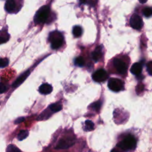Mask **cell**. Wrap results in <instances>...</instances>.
<instances>
[{
	"instance_id": "cell-1",
	"label": "cell",
	"mask_w": 152,
	"mask_h": 152,
	"mask_svg": "<svg viewBox=\"0 0 152 152\" xmlns=\"http://www.w3.org/2000/svg\"><path fill=\"white\" fill-rule=\"evenodd\" d=\"M49 40L51 43V48L53 49H56L62 45L64 37L62 33L59 31H53L49 34Z\"/></svg>"
},
{
	"instance_id": "cell-2",
	"label": "cell",
	"mask_w": 152,
	"mask_h": 152,
	"mask_svg": "<svg viewBox=\"0 0 152 152\" xmlns=\"http://www.w3.org/2000/svg\"><path fill=\"white\" fill-rule=\"evenodd\" d=\"M50 14V8L48 6L42 7L36 12L34 17V22L36 24L44 23L48 20Z\"/></svg>"
},
{
	"instance_id": "cell-3",
	"label": "cell",
	"mask_w": 152,
	"mask_h": 152,
	"mask_svg": "<svg viewBox=\"0 0 152 152\" xmlns=\"http://www.w3.org/2000/svg\"><path fill=\"white\" fill-rule=\"evenodd\" d=\"M137 141L135 138L132 135H128L122 141L118 144V147L123 150L128 151L133 150L136 147Z\"/></svg>"
},
{
	"instance_id": "cell-4",
	"label": "cell",
	"mask_w": 152,
	"mask_h": 152,
	"mask_svg": "<svg viewBox=\"0 0 152 152\" xmlns=\"http://www.w3.org/2000/svg\"><path fill=\"white\" fill-rule=\"evenodd\" d=\"M107 86L109 89L112 91L118 92L123 90L124 84V82L119 78H111L108 81Z\"/></svg>"
},
{
	"instance_id": "cell-5",
	"label": "cell",
	"mask_w": 152,
	"mask_h": 152,
	"mask_svg": "<svg viewBox=\"0 0 152 152\" xmlns=\"http://www.w3.org/2000/svg\"><path fill=\"white\" fill-rule=\"evenodd\" d=\"M75 143V138L72 137H65L61 139L57 143L56 149H66L72 146Z\"/></svg>"
},
{
	"instance_id": "cell-6",
	"label": "cell",
	"mask_w": 152,
	"mask_h": 152,
	"mask_svg": "<svg viewBox=\"0 0 152 152\" xmlns=\"http://www.w3.org/2000/svg\"><path fill=\"white\" fill-rule=\"evenodd\" d=\"M129 23L131 26L136 30H140L141 28L142 25H143V22L141 17L139 16L137 14H133L129 21Z\"/></svg>"
},
{
	"instance_id": "cell-7",
	"label": "cell",
	"mask_w": 152,
	"mask_h": 152,
	"mask_svg": "<svg viewBox=\"0 0 152 152\" xmlns=\"http://www.w3.org/2000/svg\"><path fill=\"white\" fill-rule=\"evenodd\" d=\"M108 77L106 71L103 69H100L95 71L92 75V78L94 81L100 83L105 81Z\"/></svg>"
},
{
	"instance_id": "cell-8",
	"label": "cell",
	"mask_w": 152,
	"mask_h": 152,
	"mask_svg": "<svg viewBox=\"0 0 152 152\" xmlns=\"http://www.w3.org/2000/svg\"><path fill=\"white\" fill-rule=\"evenodd\" d=\"M113 64L118 71V72H119L121 74H124L127 71V66L125 63L122 61L120 59L116 58L113 61Z\"/></svg>"
},
{
	"instance_id": "cell-9",
	"label": "cell",
	"mask_w": 152,
	"mask_h": 152,
	"mask_svg": "<svg viewBox=\"0 0 152 152\" xmlns=\"http://www.w3.org/2000/svg\"><path fill=\"white\" fill-rule=\"evenodd\" d=\"M30 75V71L27 70L26 72H24V73H23L21 75H20L17 79L12 84V87L13 88H16L18 86H20L27 78V77Z\"/></svg>"
},
{
	"instance_id": "cell-10",
	"label": "cell",
	"mask_w": 152,
	"mask_h": 152,
	"mask_svg": "<svg viewBox=\"0 0 152 152\" xmlns=\"http://www.w3.org/2000/svg\"><path fill=\"white\" fill-rule=\"evenodd\" d=\"M53 90V88L51 85L48 83L42 84L39 88V91L41 94H50Z\"/></svg>"
},
{
	"instance_id": "cell-11",
	"label": "cell",
	"mask_w": 152,
	"mask_h": 152,
	"mask_svg": "<svg viewBox=\"0 0 152 152\" xmlns=\"http://www.w3.org/2000/svg\"><path fill=\"white\" fill-rule=\"evenodd\" d=\"M142 65L140 63L137 62L134 64L130 69L131 72L135 75H138L141 73L142 71Z\"/></svg>"
},
{
	"instance_id": "cell-12",
	"label": "cell",
	"mask_w": 152,
	"mask_h": 152,
	"mask_svg": "<svg viewBox=\"0 0 152 152\" xmlns=\"http://www.w3.org/2000/svg\"><path fill=\"white\" fill-rule=\"evenodd\" d=\"M102 48L100 46H97L96 49L94 50V51L91 54V56L93 59L95 61V62H97L102 57Z\"/></svg>"
},
{
	"instance_id": "cell-13",
	"label": "cell",
	"mask_w": 152,
	"mask_h": 152,
	"mask_svg": "<svg viewBox=\"0 0 152 152\" xmlns=\"http://www.w3.org/2000/svg\"><path fill=\"white\" fill-rule=\"evenodd\" d=\"M15 6L14 0H7L5 4V9L7 12H11L15 10Z\"/></svg>"
},
{
	"instance_id": "cell-14",
	"label": "cell",
	"mask_w": 152,
	"mask_h": 152,
	"mask_svg": "<svg viewBox=\"0 0 152 152\" xmlns=\"http://www.w3.org/2000/svg\"><path fill=\"white\" fill-rule=\"evenodd\" d=\"M94 129V124L90 120H86L84 123V129L86 131H91Z\"/></svg>"
},
{
	"instance_id": "cell-15",
	"label": "cell",
	"mask_w": 152,
	"mask_h": 152,
	"mask_svg": "<svg viewBox=\"0 0 152 152\" xmlns=\"http://www.w3.org/2000/svg\"><path fill=\"white\" fill-rule=\"evenodd\" d=\"M73 35L75 37H79L82 34V28L79 26H75L73 27L72 29Z\"/></svg>"
},
{
	"instance_id": "cell-16",
	"label": "cell",
	"mask_w": 152,
	"mask_h": 152,
	"mask_svg": "<svg viewBox=\"0 0 152 152\" xmlns=\"http://www.w3.org/2000/svg\"><path fill=\"white\" fill-rule=\"evenodd\" d=\"M28 135V132L27 130H21L17 135V138L20 141H22L26 138Z\"/></svg>"
},
{
	"instance_id": "cell-17",
	"label": "cell",
	"mask_w": 152,
	"mask_h": 152,
	"mask_svg": "<svg viewBox=\"0 0 152 152\" xmlns=\"http://www.w3.org/2000/svg\"><path fill=\"white\" fill-rule=\"evenodd\" d=\"M49 109L52 111L56 112L61 110L62 109V106L59 103H53L49 106Z\"/></svg>"
},
{
	"instance_id": "cell-18",
	"label": "cell",
	"mask_w": 152,
	"mask_h": 152,
	"mask_svg": "<svg viewBox=\"0 0 152 152\" xmlns=\"http://www.w3.org/2000/svg\"><path fill=\"white\" fill-rule=\"evenodd\" d=\"M3 31H1V43L7 42L10 38V36L8 34V33L5 30H4V32H3Z\"/></svg>"
},
{
	"instance_id": "cell-19",
	"label": "cell",
	"mask_w": 152,
	"mask_h": 152,
	"mask_svg": "<svg viewBox=\"0 0 152 152\" xmlns=\"http://www.w3.org/2000/svg\"><path fill=\"white\" fill-rule=\"evenodd\" d=\"M144 15L146 17H149L152 15V8L151 7H145L142 11Z\"/></svg>"
},
{
	"instance_id": "cell-20",
	"label": "cell",
	"mask_w": 152,
	"mask_h": 152,
	"mask_svg": "<svg viewBox=\"0 0 152 152\" xmlns=\"http://www.w3.org/2000/svg\"><path fill=\"white\" fill-rule=\"evenodd\" d=\"M7 152H21L20 150L14 145H9L7 148Z\"/></svg>"
},
{
	"instance_id": "cell-21",
	"label": "cell",
	"mask_w": 152,
	"mask_h": 152,
	"mask_svg": "<svg viewBox=\"0 0 152 152\" xmlns=\"http://www.w3.org/2000/svg\"><path fill=\"white\" fill-rule=\"evenodd\" d=\"M75 65L79 66H83L84 65V59L81 56H78L75 59Z\"/></svg>"
},
{
	"instance_id": "cell-22",
	"label": "cell",
	"mask_w": 152,
	"mask_h": 152,
	"mask_svg": "<svg viewBox=\"0 0 152 152\" xmlns=\"http://www.w3.org/2000/svg\"><path fill=\"white\" fill-rule=\"evenodd\" d=\"M101 102H94L93 103H92L90 106L91 108H93L94 110H96V111H98L100 109V107H101Z\"/></svg>"
},
{
	"instance_id": "cell-23",
	"label": "cell",
	"mask_w": 152,
	"mask_h": 152,
	"mask_svg": "<svg viewBox=\"0 0 152 152\" xmlns=\"http://www.w3.org/2000/svg\"><path fill=\"white\" fill-rule=\"evenodd\" d=\"M8 59L7 58H2L1 59V61H0V65H1V68H4L7 66L8 65Z\"/></svg>"
},
{
	"instance_id": "cell-24",
	"label": "cell",
	"mask_w": 152,
	"mask_h": 152,
	"mask_svg": "<svg viewBox=\"0 0 152 152\" xmlns=\"http://www.w3.org/2000/svg\"><path fill=\"white\" fill-rule=\"evenodd\" d=\"M147 71L150 75H152V61L147 64Z\"/></svg>"
},
{
	"instance_id": "cell-25",
	"label": "cell",
	"mask_w": 152,
	"mask_h": 152,
	"mask_svg": "<svg viewBox=\"0 0 152 152\" xmlns=\"http://www.w3.org/2000/svg\"><path fill=\"white\" fill-rule=\"evenodd\" d=\"M24 117H20L18 118H17L15 121V124H20V123H21L22 122H23L24 121Z\"/></svg>"
},
{
	"instance_id": "cell-26",
	"label": "cell",
	"mask_w": 152,
	"mask_h": 152,
	"mask_svg": "<svg viewBox=\"0 0 152 152\" xmlns=\"http://www.w3.org/2000/svg\"><path fill=\"white\" fill-rule=\"evenodd\" d=\"M7 87L5 85H4L2 83L1 84V86H0V92L1 93H3L4 91H6Z\"/></svg>"
},
{
	"instance_id": "cell-27",
	"label": "cell",
	"mask_w": 152,
	"mask_h": 152,
	"mask_svg": "<svg viewBox=\"0 0 152 152\" xmlns=\"http://www.w3.org/2000/svg\"><path fill=\"white\" fill-rule=\"evenodd\" d=\"M97 2V0H90L89 4H90L91 6H94Z\"/></svg>"
},
{
	"instance_id": "cell-28",
	"label": "cell",
	"mask_w": 152,
	"mask_h": 152,
	"mask_svg": "<svg viewBox=\"0 0 152 152\" xmlns=\"http://www.w3.org/2000/svg\"><path fill=\"white\" fill-rule=\"evenodd\" d=\"M87 2V0H80V4H86Z\"/></svg>"
},
{
	"instance_id": "cell-29",
	"label": "cell",
	"mask_w": 152,
	"mask_h": 152,
	"mask_svg": "<svg viewBox=\"0 0 152 152\" xmlns=\"http://www.w3.org/2000/svg\"><path fill=\"white\" fill-rule=\"evenodd\" d=\"M138 1L141 4H144V3H145L147 1V0H138Z\"/></svg>"
},
{
	"instance_id": "cell-30",
	"label": "cell",
	"mask_w": 152,
	"mask_h": 152,
	"mask_svg": "<svg viewBox=\"0 0 152 152\" xmlns=\"http://www.w3.org/2000/svg\"><path fill=\"white\" fill-rule=\"evenodd\" d=\"M110 152H118L117 150H115V149H113Z\"/></svg>"
}]
</instances>
